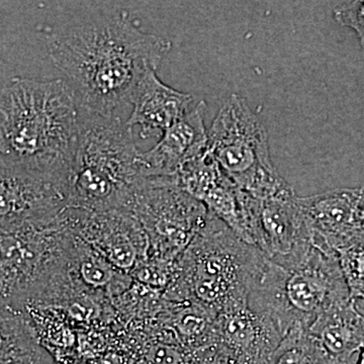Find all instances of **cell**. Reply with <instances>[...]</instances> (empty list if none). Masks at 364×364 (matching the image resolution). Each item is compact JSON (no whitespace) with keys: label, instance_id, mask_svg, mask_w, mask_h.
<instances>
[{"label":"cell","instance_id":"3","mask_svg":"<svg viewBox=\"0 0 364 364\" xmlns=\"http://www.w3.org/2000/svg\"><path fill=\"white\" fill-rule=\"evenodd\" d=\"M265 254L208 212L203 229L176 262L167 287L174 301H193L215 314L247 301L267 269Z\"/></svg>","mask_w":364,"mask_h":364},{"label":"cell","instance_id":"10","mask_svg":"<svg viewBox=\"0 0 364 364\" xmlns=\"http://www.w3.org/2000/svg\"><path fill=\"white\" fill-rule=\"evenodd\" d=\"M298 198L294 195L258 202L253 245L284 268L299 264L314 248L312 228Z\"/></svg>","mask_w":364,"mask_h":364},{"label":"cell","instance_id":"7","mask_svg":"<svg viewBox=\"0 0 364 364\" xmlns=\"http://www.w3.org/2000/svg\"><path fill=\"white\" fill-rule=\"evenodd\" d=\"M126 210L142 225L157 260L178 259L208 218L207 207L178 186L176 177H150L134 188Z\"/></svg>","mask_w":364,"mask_h":364},{"label":"cell","instance_id":"11","mask_svg":"<svg viewBox=\"0 0 364 364\" xmlns=\"http://www.w3.org/2000/svg\"><path fill=\"white\" fill-rule=\"evenodd\" d=\"M361 188H337L298 198L310 226L313 244L329 254L364 243L360 213Z\"/></svg>","mask_w":364,"mask_h":364},{"label":"cell","instance_id":"23","mask_svg":"<svg viewBox=\"0 0 364 364\" xmlns=\"http://www.w3.org/2000/svg\"><path fill=\"white\" fill-rule=\"evenodd\" d=\"M356 304H358V303H356ZM358 308H359V306H358ZM359 310H360V312L363 313L364 315V310H363V309H360V308H359Z\"/></svg>","mask_w":364,"mask_h":364},{"label":"cell","instance_id":"6","mask_svg":"<svg viewBox=\"0 0 364 364\" xmlns=\"http://www.w3.org/2000/svg\"><path fill=\"white\" fill-rule=\"evenodd\" d=\"M208 139L220 168L241 191L261 200L294 196L272 161L264 124L243 97L232 95L225 100Z\"/></svg>","mask_w":364,"mask_h":364},{"label":"cell","instance_id":"21","mask_svg":"<svg viewBox=\"0 0 364 364\" xmlns=\"http://www.w3.org/2000/svg\"><path fill=\"white\" fill-rule=\"evenodd\" d=\"M360 213L361 220H363V224L364 226V188H361Z\"/></svg>","mask_w":364,"mask_h":364},{"label":"cell","instance_id":"22","mask_svg":"<svg viewBox=\"0 0 364 364\" xmlns=\"http://www.w3.org/2000/svg\"><path fill=\"white\" fill-rule=\"evenodd\" d=\"M356 364H364V347L359 351L358 360H356Z\"/></svg>","mask_w":364,"mask_h":364},{"label":"cell","instance_id":"20","mask_svg":"<svg viewBox=\"0 0 364 364\" xmlns=\"http://www.w3.org/2000/svg\"><path fill=\"white\" fill-rule=\"evenodd\" d=\"M333 16L340 26L350 28L356 33L364 50V0L343 2L335 7Z\"/></svg>","mask_w":364,"mask_h":364},{"label":"cell","instance_id":"17","mask_svg":"<svg viewBox=\"0 0 364 364\" xmlns=\"http://www.w3.org/2000/svg\"><path fill=\"white\" fill-rule=\"evenodd\" d=\"M268 364H334L303 326H294L277 348Z\"/></svg>","mask_w":364,"mask_h":364},{"label":"cell","instance_id":"19","mask_svg":"<svg viewBox=\"0 0 364 364\" xmlns=\"http://www.w3.org/2000/svg\"><path fill=\"white\" fill-rule=\"evenodd\" d=\"M338 260L349 296L356 303L364 301V243L341 251Z\"/></svg>","mask_w":364,"mask_h":364},{"label":"cell","instance_id":"2","mask_svg":"<svg viewBox=\"0 0 364 364\" xmlns=\"http://www.w3.org/2000/svg\"><path fill=\"white\" fill-rule=\"evenodd\" d=\"M0 102V162L70 181L79 109L65 81L14 78Z\"/></svg>","mask_w":364,"mask_h":364},{"label":"cell","instance_id":"4","mask_svg":"<svg viewBox=\"0 0 364 364\" xmlns=\"http://www.w3.org/2000/svg\"><path fill=\"white\" fill-rule=\"evenodd\" d=\"M78 109L69 208L90 213L126 208L134 188L146 179L132 128L119 117Z\"/></svg>","mask_w":364,"mask_h":364},{"label":"cell","instance_id":"16","mask_svg":"<svg viewBox=\"0 0 364 364\" xmlns=\"http://www.w3.org/2000/svg\"><path fill=\"white\" fill-rule=\"evenodd\" d=\"M42 349L28 321L13 306H1V364H38Z\"/></svg>","mask_w":364,"mask_h":364},{"label":"cell","instance_id":"18","mask_svg":"<svg viewBox=\"0 0 364 364\" xmlns=\"http://www.w3.org/2000/svg\"><path fill=\"white\" fill-rule=\"evenodd\" d=\"M72 237V255L75 257L77 272L80 279L92 289H112L117 279H123L117 274V268L93 250L85 242L73 233Z\"/></svg>","mask_w":364,"mask_h":364},{"label":"cell","instance_id":"1","mask_svg":"<svg viewBox=\"0 0 364 364\" xmlns=\"http://www.w3.org/2000/svg\"><path fill=\"white\" fill-rule=\"evenodd\" d=\"M47 47L79 107L117 117V111L131 105L145 74L157 70L171 42L144 32L121 13L63 28L53 33Z\"/></svg>","mask_w":364,"mask_h":364},{"label":"cell","instance_id":"14","mask_svg":"<svg viewBox=\"0 0 364 364\" xmlns=\"http://www.w3.org/2000/svg\"><path fill=\"white\" fill-rule=\"evenodd\" d=\"M198 102L188 93L164 85L157 77L156 70H149L139 82L131 105L127 124L140 128V136L150 139L162 136L167 129L183 119Z\"/></svg>","mask_w":364,"mask_h":364},{"label":"cell","instance_id":"5","mask_svg":"<svg viewBox=\"0 0 364 364\" xmlns=\"http://www.w3.org/2000/svg\"><path fill=\"white\" fill-rule=\"evenodd\" d=\"M348 299L338 256L314 245L296 267L284 268L268 261L248 304L268 314L287 335L294 326L308 329L318 316Z\"/></svg>","mask_w":364,"mask_h":364},{"label":"cell","instance_id":"9","mask_svg":"<svg viewBox=\"0 0 364 364\" xmlns=\"http://www.w3.org/2000/svg\"><path fill=\"white\" fill-rule=\"evenodd\" d=\"M72 233L121 272H133L150 254V242L142 225L128 210L90 213L66 210Z\"/></svg>","mask_w":364,"mask_h":364},{"label":"cell","instance_id":"12","mask_svg":"<svg viewBox=\"0 0 364 364\" xmlns=\"http://www.w3.org/2000/svg\"><path fill=\"white\" fill-rule=\"evenodd\" d=\"M286 334L267 314L247 301L235 304L218 314L215 343L240 364H268Z\"/></svg>","mask_w":364,"mask_h":364},{"label":"cell","instance_id":"8","mask_svg":"<svg viewBox=\"0 0 364 364\" xmlns=\"http://www.w3.org/2000/svg\"><path fill=\"white\" fill-rule=\"evenodd\" d=\"M1 232L54 221L69 208L70 181L0 162Z\"/></svg>","mask_w":364,"mask_h":364},{"label":"cell","instance_id":"13","mask_svg":"<svg viewBox=\"0 0 364 364\" xmlns=\"http://www.w3.org/2000/svg\"><path fill=\"white\" fill-rule=\"evenodd\" d=\"M205 112V100L198 102L183 119L162 134L161 139L154 147L142 152L141 162L145 178L176 177L184 163L207 149Z\"/></svg>","mask_w":364,"mask_h":364},{"label":"cell","instance_id":"15","mask_svg":"<svg viewBox=\"0 0 364 364\" xmlns=\"http://www.w3.org/2000/svg\"><path fill=\"white\" fill-rule=\"evenodd\" d=\"M308 331L333 363L356 364L364 347V315L348 299L318 316Z\"/></svg>","mask_w":364,"mask_h":364}]
</instances>
